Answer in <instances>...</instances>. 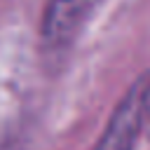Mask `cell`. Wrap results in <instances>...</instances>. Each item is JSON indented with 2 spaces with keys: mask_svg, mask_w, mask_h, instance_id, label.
Wrapping results in <instances>:
<instances>
[{
  "mask_svg": "<svg viewBox=\"0 0 150 150\" xmlns=\"http://www.w3.org/2000/svg\"><path fill=\"white\" fill-rule=\"evenodd\" d=\"M101 0H47L42 14V40L54 47H68L82 33Z\"/></svg>",
  "mask_w": 150,
  "mask_h": 150,
  "instance_id": "obj_1",
  "label": "cell"
},
{
  "mask_svg": "<svg viewBox=\"0 0 150 150\" xmlns=\"http://www.w3.org/2000/svg\"><path fill=\"white\" fill-rule=\"evenodd\" d=\"M143 87L141 82L129 89V94L117 103V108L112 110L98 143L94 145V150H134L138 134H141V124L145 117L143 110Z\"/></svg>",
  "mask_w": 150,
  "mask_h": 150,
  "instance_id": "obj_2",
  "label": "cell"
},
{
  "mask_svg": "<svg viewBox=\"0 0 150 150\" xmlns=\"http://www.w3.org/2000/svg\"><path fill=\"white\" fill-rule=\"evenodd\" d=\"M143 110H145V117H150V84L143 91Z\"/></svg>",
  "mask_w": 150,
  "mask_h": 150,
  "instance_id": "obj_3",
  "label": "cell"
}]
</instances>
